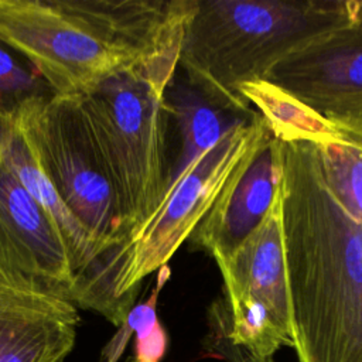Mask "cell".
Listing matches in <instances>:
<instances>
[{
  "label": "cell",
  "mask_w": 362,
  "mask_h": 362,
  "mask_svg": "<svg viewBox=\"0 0 362 362\" xmlns=\"http://www.w3.org/2000/svg\"><path fill=\"white\" fill-rule=\"evenodd\" d=\"M209 331L205 338L206 351L223 362H276L274 358H260L233 344L228 335L226 308L223 300H218L209 310Z\"/></svg>",
  "instance_id": "cell-17"
},
{
  "label": "cell",
  "mask_w": 362,
  "mask_h": 362,
  "mask_svg": "<svg viewBox=\"0 0 362 362\" xmlns=\"http://www.w3.org/2000/svg\"><path fill=\"white\" fill-rule=\"evenodd\" d=\"M264 81L327 119L362 117V17L354 11L346 24L293 51Z\"/></svg>",
  "instance_id": "cell-7"
},
{
  "label": "cell",
  "mask_w": 362,
  "mask_h": 362,
  "mask_svg": "<svg viewBox=\"0 0 362 362\" xmlns=\"http://www.w3.org/2000/svg\"><path fill=\"white\" fill-rule=\"evenodd\" d=\"M239 92L264 119L277 139H303L321 143L335 132L331 119L266 81L245 83Z\"/></svg>",
  "instance_id": "cell-14"
},
{
  "label": "cell",
  "mask_w": 362,
  "mask_h": 362,
  "mask_svg": "<svg viewBox=\"0 0 362 362\" xmlns=\"http://www.w3.org/2000/svg\"><path fill=\"white\" fill-rule=\"evenodd\" d=\"M216 264L223 280L230 341L260 358H274L281 348H293L281 187L263 223L229 259Z\"/></svg>",
  "instance_id": "cell-6"
},
{
  "label": "cell",
  "mask_w": 362,
  "mask_h": 362,
  "mask_svg": "<svg viewBox=\"0 0 362 362\" xmlns=\"http://www.w3.org/2000/svg\"><path fill=\"white\" fill-rule=\"evenodd\" d=\"M0 151L27 191L51 214L58 223L72 256L78 276V288L81 281L100 260V247L81 225V222L69 212L54 185L33 157L10 113H0Z\"/></svg>",
  "instance_id": "cell-12"
},
{
  "label": "cell",
  "mask_w": 362,
  "mask_h": 362,
  "mask_svg": "<svg viewBox=\"0 0 362 362\" xmlns=\"http://www.w3.org/2000/svg\"><path fill=\"white\" fill-rule=\"evenodd\" d=\"M0 266L74 301L78 276L51 214L27 191L0 151Z\"/></svg>",
  "instance_id": "cell-10"
},
{
  "label": "cell",
  "mask_w": 362,
  "mask_h": 362,
  "mask_svg": "<svg viewBox=\"0 0 362 362\" xmlns=\"http://www.w3.org/2000/svg\"><path fill=\"white\" fill-rule=\"evenodd\" d=\"M170 277L168 266L158 270L157 284L151 296L137 305H134L126 320L127 327L134 334V362H161L167 352V334L157 318V298Z\"/></svg>",
  "instance_id": "cell-15"
},
{
  "label": "cell",
  "mask_w": 362,
  "mask_h": 362,
  "mask_svg": "<svg viewBox=\"0 0 362 362\" xmlns=\"http://www.w3.org/2000/svg\"><path fill=\"white\" fill-rule=\"evenodd\" d=\"M181 40L79 96L112 180L123 240L158 206L168 182L165 90L178 69Z\"/></svg>",
  "instance_id": "cell-4"
},
{
  "label": "cell",
  "mask_w": 362,
  "mask_h": 362,
  "mask_svg": "<svg viewBox=\"0 0 362 362\" xmlns=\"http://www.w3.org/2000/svg\"><path fill=\"white\" fill-rule=\"evenodd\" d=\"M280 182L279 139L262 117L252 144L191 235V243L215 263L229 259L267 218Z\"/></svg>",
  "instance_id": "cell-8"
},
{
  "label": "cell",
  "mask_w": 362,
  "mask_h": 362,
  "mask_svg": "<svg viewBox=\"0 0 362 362\" xmlns=\"http://www.w3.org/2000/svg\"><path fill=\"white\" fill-rule=\"evenodd\" d=\"M281 223L298 362H362V221L335 198L314 141L279 139Z\"/></svg>",
  "instance_id": "cell-1"
},
{
  "label": "cell",
  "mask_w": 362,
  "mask_h": 362,
  "mask_svg": "<svg viewBox=\"0 0 362 362\" xmlns=\"http://www.w3.org/2000/svg\"><path fill=\"white\" fill-rule=\"evenodd\" d=\"M191 0H0V41L54 95L85 96L182 38Z\"/></svg>",
  "instance_id": "cell-2"
},
{
  "label": "cell",
  "mask_w": 362,
  "mask_h": 362,
  "mask_svg": "<svg viewBox=\"0 0 362 362\" xmlns=\"http://www.w3.org/2000/svg\"><path fill=\"white\" fill-rule=\"evenodd\" d=\"M79 321L71 298L0 266V362H62Z\"/></svg>",
  "instance_id": "cell-9"
},
{
  "label": "cell",
  "mask_w": 362,
  "mask_h": 362,
  "mask_svg": "<svg viewBox=\"0 0 362 362\" xmlns=\"http://www.w3.org/2000/svg\"><path fill=\"white\" fill-rule=\"evenodd\" d=\"M18 57L0 41V113H11L34 98L52 95L47 82Z\"/></svg>",
  "instance_id": "cell-16"
},
{
  "label": "cell",
  "mask_w": 362,
  "mask_h": 362,
  "mask_svg": "<svg viewBox=\"0 0 362 362\" xmlns=\"http://www.w3.org/2000/svg\"><path fill=\"white\" fill-rule=\"evenodd\" d=\"M165 106L180 139L177 158L173 161L163 197L206 151L236 127L256 120L260 115L233 112L206 96L185 76L177 75L165 90ZM163 199V198H161Z\"/></svg>",
  "instance_id": "cell-11"
},
{
  "label": "cell",
  "mask_w": 362,
  "mask_h": 362,
  "mask_svg": "<svg viewBox=\"0 0 362 362\" xmlns=\"http://www.w3.org/2000/svg\"><path fill=\"white\" fill-rule=\"evenodd\" d=\"M354 0H191L180 61L184 76L216 103L257 112L240 95L280 59L352 20Z\"/></svg>",
  "instance_id": "cell-3"
},
{
  "label": "cell",
  "mask_w": 362,
  "mask_h": 362,
  "mask_svg": "<svg viewBox=\"0 0 362 362\" xmlns=\"http://www.w3.org/2000/svg\"><path fill=\"white\" fill-rule=\"evenodd\" d=\"M331 120L334 134L314 143L321 171L335 198L362 221V117Z\"/></svg>",
  "instance_id": "cell-13"
},
{
  "label": "cell",
  "mask_w": 362,
  "mask_h": 362,
  "mask_svg": "<svg viewBox=\"0 0 362 362\" xmlns=\"http://www.w3.org/2000/svg\"><path fill=\"white\" fill-rule=\"evenodd\" d=\"M55 191L102 250L123 242L112 180L79 96H38L10 113Z\"/></svg>",
  "instance_id": "cell-5"
},
{
  "label": "cell",
  "mask_w": 362,
  "mask_h": 362,
  "mask_svg": "<svg viewBox=\"0 0 362 362\" xmlns=\"http://www.w3.org/2000/svg\"><path fill=\"white\" fill-rule=\"evenodd\" d=\"M124 362H134V359H133V356H132V358H127Z\"/></svg>",
  "instance_id": "cell-18"
}]
</instances>
